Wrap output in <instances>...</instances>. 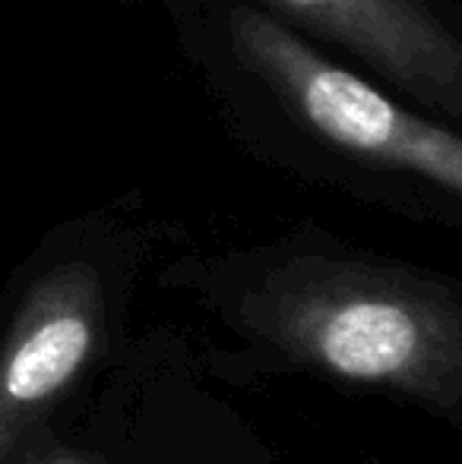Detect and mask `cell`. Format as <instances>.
I'll return each mask as SVG.
<instances>
[{
    "instance_id": "cell-4",
    "label": "cell",
    "mask_w": 462,
    "mask_h": 464,
    "mask_svg": "<svg viewBox=\"0 0 462 464\" xmlns=\"http://www.w3.org/2000/svg\"><path fill=\"white\" fill-rule=\"evenodd\" d=\"M93 342L89 323L80 313H57L38 325L16 351L6 372V389L19 401H38L61 389L83 363Z\"/></svg>"
},
{
    "instance_id": "cell-2",
    "label": "cell",
    "mask_w": 462,
    "mask_h": 464,
    "mask_svg": "<svg viewBox=\"0 0 462 464\" xmlns=\"http://www.w3.org/2000/svg\"><path fill=\"white\" fill-rule=\"evenodd\" d=\"M234 316L289 357L393 385L437 408L462 404V300L447 281L298 227L200 266Z\"/></svg>"
},
{
    "instance_id": "cell-3",
    "label": "cell",
    "mask_w": 462,
    "mask_h": 464,
    "mask_svg": "<svg viewBox=\"0 0 462 464\" xmlns=\"http://www.w3.org/2000/svg\"><path fill=\"white\" fill-rule=\"evenodd\" d=\"M266 13L462 130V0H257Z\"/></svg>"
},
{
    "instance_id": "cell-1",
    "label": "cell",
    "mask_w": 462,
    "mask_h": 464,
    "mask_svg": "<svg viewBox=\"0 0 462 464\" xmlns=\"http://www.w3.org/2000/svg\"><path fill=\"white\" fill-rule=\"evenodd\" d=\"M219 130L253 161L462 225V130L425 114L257 0H162Z\"/></svg>"
}]
</instances>
